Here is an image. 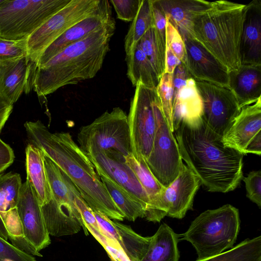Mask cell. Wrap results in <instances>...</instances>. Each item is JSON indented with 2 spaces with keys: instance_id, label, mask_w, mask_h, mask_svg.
I'll list each match as a JSON object with an SVG mask.
<instances>
[{
  "instance_id": "obj_45",
  "label": "cell",
  "mask_w": 261,
  "mask_h": 261,
  "mask_svg": "<svg viewBox=\"0 0 261 261\" xmlns=\"http://www.w3.org/2000/svg\"><path fill=\"white\" fill-rule=\"evenodd\" d=\"M191 77L185 65L182 63L179 64L175 68L173 74L174 93L183 87L187 80Z\"/></svg>"
},
{
  "instance_id": "obj_41",
  "label": "cell",
  "mask_w": 261,
  "mask_h": 261,
  "mask_svg": "<svg viewBox=\"0 0 261 261\" xmlns=\"http://www.w3.org/2000/svg\"><path fill=\"white\" fill-rule=\"evenodd\" d=\"M74 202L87 229H93L100 232L93 211L85 202L80 193L76 194Z\"/></svg>"
},
{
  "instance_id": "obj_15",
  "label": "cell",
  "mask_w": 261,
  "mask_h": 261,
  "mask_svg": "<svg viewBox=\"0 0 261 261\" xmlns=\"http://www.w3.org/2000/svg\"><path fill=\"white\" fill-rule=\"evenodd\" d=\"M17 211L24 238L29 245L37 252L49 246L51 240L41 206L27 180L22 184Z\"/></svg>"
},
{
  "instance_id": "obj_13",
  "label": "cell",
  "mask_w": 261,
  "mask_h": 261,
  "mask_svg": "<svg viewBox=\"0 0 261 261\" xmlns=\"http://www.w3.org/2000/svg\"><path fill=\"white\" fill-rule=\"evenodd\" d=\"M200 185L198 177L183 163L178 176L162 191L152 222H160L166 216L183 218L192 208Z\"/></svg>"
},
{
  "instance_id": "obj_29",
  "label": "cell",
  "mask_w": 261,
  "mask_h": 261,
  "mask_svg": "<svg viewBox=\"0 0 261 261\" xmlns=\"http://www.w3.org/2000/svg\"><path fill=\"white\" fill-rule=\"evenodd\" d=\"M110 197L124 216V218L135 221L144 218L146 206L126 190L99 169H95Z\"/></svg>"
},
{
  "instance_id": "obj_37",
  "label": "cell",
  "mask_w": 261,
  "mask_h": 261,
  "mask_svg": "<svg viewBox=\"0 0 261 261\" xmlns=\"http://www.w3.org/2000/svg\"><path fill=\"white\" fill-rule=\"evenodd\" d=\"M27 39L14 40L0 37V61L27 56Z\"/></svg>"
},
{
  "instance_id": "obj_23",
  "label": "cell",
  "mask_w": 261,
  "mask_h": 261,
  "mask_svg": "<svg viewBox=\"0 0 261 261\" xmlns=\"http://www.w3.org/2000/svg\"><path fill=\"white\" fill-rule=\"evenodd\" d=\"M228 88L240 109L260 99L261 65H241L229 72Z\"/></svg>"
},
{
  "instance_id": "obj_22",
  "label": "cell",
  "mask_w": 261,
  "mask_h": 261,
  "mask_svg": "<svg viewBox=\"0 0 261 261\" xmlns=\"http://www.w3.org/2000/svg\"><path fill=\"white\" fill-rule=\"evenodd\" d=\"M166 19L178 31L182 37H193L196 17L207 9L211 2L203 0H157Z\"/></svg>"
},
{
  "instance_id": "obj_39",
  "label": "cell",
  "mask_w": 261,
  "mask_h": 261,
  "mask_svg": "<svg viewBox=\"0 0 261 261\" xmlns=\"http://www.w3.org/2000/svg\"><path fill=\"white\" fill-rule=\"evenodd\" d=\"M0 261H37L33 255L0 237Z\"/></svg>"
},
{
  "instance_id": "obj_36",
  "label": "cell",
  "mask_w": 261,
  "mask_h": 261,
  "mask_svg": "<svg viewBox=\"0 0 261 261\" xmlns=\"http://www.w3.org/2000/svg\"><path fill=\"white\" fill-rule=\"evenodd\" d=\"M173 53L185 65L186 62V51L185 42L178 30L167 19L166 43Z\"/></svg>"
},
{
  "instance_id": "obj_16",
  "label": "cell",
  "mask_w": 261,
  "mask_h": 261,
  "mask_svg": "<svg viewBox=\"0 0 261 261\" xmlns=\"http://www.w3.org/2000/svg\"><path fill=\"white\" fill-rule=\"evenodd\" d=\"M85 154L95 169L105 173L146 208L148 197L133 172L125 163L123 155L115 151L97 149L91 150Z\"/></svg>"
},
{
  "instance_id": "obj_11",
  "label": "cell",
  "mask_w": 261,
  "mask_h": 261,
  "mask_svg": "<svg viewBox=\"0 0 261 261\" xmlns=\"http://www.w3.org/2000/svg\"><path fill=\"white\" fill-rule=\"evenodd\" d=\"M19 174L0 173V237L9 239L18 248L34 254L35 250L25 241L17 211L22 187Z\"/></svg>"
},
{
  "instance_id": "obj_48",
  "label": "cell",
  "mask_w": 261,
  "mask_h": 261,
  "mask_svg": "<svg viewBox=\"0 0 261 261\" xmlns=\"http://www.w3.org/2000/svg\"><path fill=\"white\" fill-rule=\"evenodd\" d=\"M253 153L258 155L261 153V132L249 143L246 149V154Z\"/></svg>"
},
{
  "instance_id": "obj_31",
  "label": "cell",
  "mask_w": 261,
  "mask_h": 261,
  "mask_svg": "<svg viewBox=\"0 0 261 261\" xmlns=\"http://www.w3.org/2000/svg\"><path fill=\"white\" fill-rule=\"evenodd\" d=\"M195 261H261V236L247 239L218 255Z\"/></svg>"
},
{
  "instance_id": "obj_2",
  "label": "cell",
  "mask_w": 261,
  "mask_h": 261,
  "mask_svg": "<svg viewBox=\"0 0 261 261\" xmlns=\"http://www.w3.org/2000/svg\"><path fill=\"white\" fill-rule=\"evenodd\" d=\"M29 144L41 150L70 179L94 212L122 221L124 216L104 187L95 168L69 133H51L40 121L24 124Z\"/></svg>"
},
{
  "instance_id": "obj_6",
  "label": "cell",
  "mask_w": 261,
  "mask_h": 261,
  "mask_svg": "<svg viewBox=\"0 0 261 261\" xmlns=\"http://www.w3.org/2000/svg\"><path fill=\"white\" fill-rule=\"evenodd\" d=\"M71 0H6L0 6V37L27 39Z\"/></svg>"
},
{
  "instance_id": "obj_35",
  "label": "cell",
  "mask_w": 261,
  "mask_h": 261,
  "mask_svg": "<svg viewBox=\"0 0 261 261\" xmlns=\"http://www.w3.org/2000/svg\"><path fill=\"white\" fill-rule=\"evenodd\" d=\"M153 18V27L156 42L165 55L167 19L157 0H150Z\"/></svg>"
},
{
  "instance_id": "obj_38",
  "label": "cell",
  "mask_w": 261,
  "mask_h": 261,
  "mask_svg": "<svg viewBox=\"0 0 261 261\" xmlns=\"http://www.w3.org/2000/svg\"><path fill=\"white\" fill-rule=\"evenodd\" d=\"M117 18L124 21H132L136 17L142 0H111Z\"/></svg>"
},
{
  "instance_id": "obj_44",
  "label": "cell",
  "mask_w": 261,
  "mask_h": 261,
  "mask_svg": "<svg viewBox=\"0 0 261 261\" xmlns=\"http://www.w3.org/2000/svg\"><path fill=\"white\" fill-rule=\"evenodd\" d=\"M14 157L12 148L0 138V173L13 163Z\"/></svg>"
},
{
  "instance_id": "obj_10",
  "label": "cell",
  "mask_w": 261,
  "mask_h": 261,
  "mask_svg": "<svg viewBox=\"0 0 261 261\" xmlns=\"http://www.w3.org/2000/svg\"><path fill=\"white\" fill-rule=\"evenodd\" d=\"M146 163L157 180L167 187L178 176L183 162L177 142L162 109L159 113L153 145Z\"/></svg>"
},
{
  "instance_id": "obj_28",
  "label": "cell",
  "mask_w": 261,
  "mask_h": 261,
  "mask_svg": "<svg viewBox=\"0 0 261 261\" xmlns=\"http://www.w3.org/2000/svg\"><path fill=\"white\" fill-rule=\"evenodd\" d=\"M127 76L133 86L139 83L156 88L160 79L138 42L126 54Z\"/></svg>"
},
{
  "instance_id": "obj_34",
  "label": "cell",
  "mask_w": 261,
  "mask_h": 261,
  "mask_svg": "<svg viewBox=\"0 0 261 261\" xmlns=\"http://www.w3.org/2000/svg\"><path fill=\"white\" fill-rule=\"evenodd\" d=\"M156 90L166 120L170 129L173 133V107L174 87L173 74L164 73L159 81Z\"/></svg>"
},
{
  "instance_id": "obj_21",
  "label": "cell",
  "mask_w": 261,
  "mask_h": 261,
  "mask_svg": "<svg viewBox=\"0 0 261 261\" xmlns=\"http://www.w3.org/2000/svg\"><path fill=\"white\" fill-rule=\"evenodd\" d=\"M261 99L242 108L222 137L224 145L243 154L251 141L261 132Z\"/></svg>"
},
{
  "instance_id": "obj_18",
  "label": "cell",
  "mask_w": 261,
  "mask_h": 261,
  "mask_svg": "<svg viewBox=\"0 0 261 261\" xmlns=\"http://www.w3.org/2000/svg\"><path fill=\"white\" fill-rule=\"evenodd\" d=\"M186 51L185 66L195 80L228 87L227 68L194 38L182 37Z\"/></svg>"
},
{
  "instance_id": "obj_47",
  "label": "cell",
  "mask_w": 261,
  "mask_h": 261,
  "mask_svg": "<svg viewBox=\"0 0 261 261\" xmlns=\"http://www.w3.org/2000/svg\"><path fill=\"white\" fill-rule=\"evenodd\" d=\"M180 63V61L173 53L170 48L166 45L164 73L173 74L175 68Z\"/></svg>"
},
{
  "instance_id": "obj_42",
  "label": "cell",
  "mask_w": 261,
  "mask_h": 261,
  "mask_svg": "<svg viewBox=\"0 0 261 261\" xmlns=\"http://www.w3.org/2000/svg\"><path fill=\"white\" fill-rule=\"evenodd\" d=\"M93 214L100 232L107 238L117 241L120 245V237L114 225L113 221L100 212L93 211Z\"/></svg>"
},
{
  "instance_id": "obj_7",
  "label": "cell",
  "mask_w": 261,
  "mask_h": 261,
  "mask_svg": "<svg viewBox=\"0 0 261 261\" xmlns=\"http://www.w3.org/2000/svg\"><path fill=\"white\" fill-rule=\"evenodd\" d=\"M127 116L131 152L138 161H146L152 149L162 106L156 88L139 83L135 87Z\"/></svg>"
},
{
  "instance_id": "obj_25",
  "label": "cell",
  "mask_w": 261,
  "mask_h": 261,
  "mask_svg": "<svg viewBox=\"0 0 261 261\" xmlns=\"http://www.w3.org/2000/svg\"><path fill=\"white\" fill-rule=\"evenodd\" d=\"M202 99L196 86L195 81L189 78L186 84L174 93L173 127L180 122L202 117Z\"/></svg>"
},
{
  "instance_id": "obj_26",
  "label": "cell",
  "mask_w": 261,
  "mask_h": 261,
  "mask_svg": "<svg viewBox=\"0 0 261 261\" xmlns=\"http://www.w3.org/2000/svg\"><path fill=\"white\" fill-rule=\"evenodd\" d=\"M178 236L166 223H162L151 237L147 251L141 261H178Z\"/></svg>"
},
{
  "instance_id": "obj_14",
  "label": "cell",
  "mask_w": 261,
  "mask_h": 261,
  "mask_svg": "<svg viewBox=\"0 0 261 261\" xmlns=\"http://www.w3.org/2000/svg\"><path fill=\"white\" fill-rule=\"evenodd\" d=\"M77 190L53 196L47 204L41 206L46 227L49 235L62 237L75 234L84 229L86 235L88 230L75 202Z\"/></svg>"
},
{
  "instance_id": "obj_43",
  "label": "cell",
  "mask_w": 261,
  "mask_h": 261,
  "mask_svg": "<svg viewBox=\"0 0 261 261\" xmlns=\"http://www.w3.org/2000/svg\"><path fill=\"white\" fill-rule=\"evenodd\" d=\"M101 245L112 261H130L117 241L106 238Z\"/></svg>"
},
{
  "instance_id": "obj_17",
  "label": "cell",
  "mask_w": 261,
  "mask_h": 261,
  "mask_svg": "<svg viewBox=\"0 0 261 261\" xmlns=\"http://www.w3.org/2000/svg\"><path fill=\"white\" fill-rule=\"evenodd\" d=\"M114 23L116 22L109 2L101 0L93 13L71 27L45 50L36 63V67L44 64L71 44Z\"/></svg>"
},
{
  "instance_id": "obj_24",
  "label": "cell",
  "mask_w": 261,
  "mask_h": 261,
  "mask_svg": "<svg viewBox=\"0 0 261 261\" xmlns=\"http://www.w3.org/2000/svg\"><path fill=\"white\" fill-rule=\"evenodd\" d=\"M44 153L28 144L25 149L27 180L29 182L41 206L48 203L52 195L44 163Z\"/></svg>"
},
{
  "instance_id": "obj_5",
  "label": "cell",
  "mask_w": 261,
  "mask_h": 261,
  "mask_svg": "<svg viewBox=\"0 0 261 261\" xmlns=\"http://www.w3.org/2000/svg\"><path fill=\"white\" fill-rule=\"evenodd\" d=\"M238 208L225 204L207 210L197 216L181 240L190 242L195 248L198 260L218 255L233 247L240 229Z\"/></svg>"
},
{
  "instance_id": "obj_30",
  "label": "cell",
  "mask_w": 261,
  "mask_h": 261,
  "mask_svg": "<svg viewBox=\"0 0 261 261\" xmlns=\"http://www.w3.org/2000/svg\"><path fill=\"white\" fill-rule=\"evenodd\" d=\"M120 239V245L130 261H141L148 249L151 237H142L128 225L113 221Z\"/></svg>"
},
{
  "instance_id": "obj_19",
  "label": "cell",
  "mask_w": 261,
  "mask_h": 261,
  "mask_svg": "<svg viewBox=\"0 0 261 261\" xmlns=\"http://www.w3.org/2000/svg\"><path fill=\"white\" fill-rule=\"evenodd\" d=\"M36 68L27 56L0 61V91L12 104L32 90Z\"/></svg>"
},
{
  "instance_id": "obj_3",
  "label": "cell",
  "mask_w": 261,
  "mask_h": 261,
  "mask_svg": "<svg viewBox=\"0 0 261 261\" xmlns=\"http://www.w3.org/2000/svg\"><path fill=\"white\" fill-rule=\"evenodd\" d=\"M115 29L114 23L93 32L37 66L33 88L38 96L93 78L102 66Z\"/></svg>"
},
{
  "instance_id": "obj_27",
  "label": "cell",
  "mask_w": 261,
  "mask_h": 261,
  "mask_svg": "<svg viewBox=\"0 0 261 261\" xmlns=\"http://www.w3.org/2000/svg\"><path fill=\"white\" fill-rule=\"evenodd\" d=\"M124 159L125 163L133 172L148 197L149 203L146 208L144 218L151 222L165 187L151 172L145 161H137L132 153L124 156Z\"/></svg>"
},
{
  "instance_id": "obj_33",
  "label": "cell",
  "mask_w": 261,
  "mask_h": 261,
  "mask_svg": "<svg viewBox=\"0 0 261 261\" xmlns=\"http://www.w3.org/2000/svg\"><path fill=\"white\" fill-rule=\"evenodd\" d=\"M138 43L160 80L165 70V54L158 44L153 26L145 33Z\"/></svg>"
},
{
  "instance_id": "obj_46",
  "label": "cell",
  "mask_w": 261,
  "mask_h": 261,
  "mask_svg": "<svg viewBox=\"0 0 261 261\" xmlns=\"http://www.w3.org/2000/svg\"><path fill=\"white\" fill-rule=\"evenodd\" d=\"M13 105L4 97L0 91V134L12 112Z\"/></svg>"
},
{
  "instance_id": "obj_9",
  "label": "cell",
  "mask_w": 261,
  "mask_h": 261,
  "mask_svg": "<svg viewBox=\"0 0 261 261\" xmlns=\"http://www.w3.org/2000/svg\"><path fill=\"white\" fill-rule=\"evenodd\" d=\"M101 0H71L27 39V57L37 63L45 50L71 27L93 13Z\"/></svg>"
},
{
  "instance_id": "obj_4",
  "label": "cell",
  "mask_w": 261,
  "mask_h": 261,
  "mask_svg": "<svg viewBox=\"0 0 261 261\" xmlns=\"http://www.w3.org/2000/svg\"><path fill=\"white\" fill-rule=\"evenodd\" d=\"M245 7L227 1L212 2L194 20L193 38L228 72L241 66L239 48Z\"/></svg>"
},
{
  "instance_id": "obj_12",
  "label": "cell",
  "mask_w": 261,
  "mask_h": 261,
  "mask_svg": "<svg viewBox=\"0 0 261 261\" xmlns=\"http://www.w3.org/2000/svg\"><path fill=\"white\" fill-rule=\"evenodd\" d=\"M195 81L203 104L202 119L214 132L223 137L241 109L228 87Z\"/></svg>"
},
{
  "instance_id": "obj_32",
  "label": "cell",
  "mask_w": 261,
  "mask_h": 261,
  "mask_svg": "<svg viewBox=\"0 0 261 261\" xmlns=\"http://www.w3.org/2000/svg\"><path fill=\"white\" fill-rule=\"evenodd\" d=\"M132 22L124 39L125 54L138 43L145 33L153 26L150 0H142L139 11Z\"/></svg>"
},
{
  "instance_id": "obj_40",
  "label": "cell",
  "mask_w": 261,
  "mask_h": 261,
  "mask_svg": "<svg viewBox=\"0 0 261 261\" xmlns=\"http://www.w3.org/2000/svg\"><path fill=\"white\" fill-rule=\"evenodd\" d=\"M246 190L247 197L261 207V171H251L247 176L243 177Z\"/></svg>"
},
{
  "instance_id": "obj_49",
  "label": "cell",
  "mask_w": 261,
  "mask_h": 261,
  "mask_svg": "<svg viewBox=\"0 0 261 261\" xmlns=\"http://www.w3.org/2000/svg\"><path fill=\"white\" fill-rule=\"evenodd\" d=\"M6 0H0V6L5 2Z\"/></svg>"
},
{
  "instance_id": "obj_20",
  "label": "cell",
  "mask_w": 261,
  "mask_h": 261,
  "mask_svg": "<svg viewBox=\"0 0 261 261\" xmlns=\"http://www.w3.org/2000/svg\"><path fill=\"white\" fill-rule=\"evenodd\" d=\"M241 65H261V1L245 5L240 42Z\"/></svg>"
},
{
  "instance_id": "obj_8",
  "label": "cell",
  "mask_w": 261,
  "mask_h": 261,
  "mask_svg": "<svg viewBox=\"0 0 261 261\" xmlns=\"http://www.w3.org/2000/svg\"><path fill=\"white\" fill-rule=\"evenodd\" d=\"M77 141L85 153L97 149L115 151L126 156L132 153L127 116L120 107L106 111L81 128Z\"/></svg>"
},
{
  "instance_id": "obj_1",
  "label": "cell",
  "mask_w": 261,
  "mask_h": 261,
  "mask_svg": "<svg viewBox=\"0 0 261 261\" xmlns=\"http://www.w3.org/2000/svg\"><path fill=\"white\" fill-rule=\"evenodd\" d=\"M173 134L182 160L208 191L227 193L238 187L244 154L225 146L202 117L180 122Z\"/></svg>"
}]
</instances>
